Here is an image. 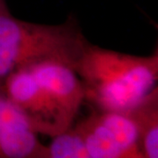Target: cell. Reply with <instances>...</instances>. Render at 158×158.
<instances>
[{
    "label": "cell",
    "mask_w": 158,
    "mask_h": 158,
    "mask_svg": "<svg viewBox=\"0 0 158 158\" xmlns=\"http://www.w3.org/2000/svg\"><path fill=\"white\" fill-rule=\"evenodd\" d=\"M85 100L100 111L127 112L157 87L158 53L140 56L87 45L74 67Z\"/></svg>",
    "instance_id": "6da1fadb"
},
{
    "label": "cell",
    "mask_w": 158,
    "mask_h": 158,
    "mask_svg": "<svg viewBox=\"0 0 158 158\" xmlns=\"http://www.w3.org/2000/svg\"><path fill=\"white\" fill-rule=\"evenodd\" d=\"M89 41L76 22L61 25L28 22L0 10V82L19 69L56 60L74 69Z\"/></svg>",
    "instance_id": "7a4b0ae2"
},
{
    "label": "cell",
    "mask_w": 158,
    "mask_h": 158,
    "mask_svg": "<svg viewBox=\"0 0 158 158\" xmlns=\"http://www.w3.org/2000/svg\"><path fill=\"white\" fill-rule=\"evenodd\" d=\"M4 87L37 135L52 138L73 125L75 119L51 98L27 68L10 74L4 81Z\"/></svg>",
    "instance_id": "3957f363"
},
{
    "label": "cell",
    "mask_w": 158,
    "mask_h": 158,
    "mask_svg": "<svg viewBox=\"0 0 158 158\" xmlns=\"http://www.w3.org/2000/svg\"><path fill=\"white\" fill-rule=\"evenodd\" d=\"M0 157L47 158V146L6 94L0 82Z\"/></svg>",
    "instance_id": "277c9868"
},
{
    "label": "cell",
    "mask_w": 158,
    "mask_h": 158,
    "mask_svg": "<svg viewBox=\"0 0 158 158\" xmlns=\"http://www.w3.org/2000/svg\"><path fill=\"white\" fill-rule=\"evenodd\" d=\"M26 68L51 98L75 119L85 100V87L75 69L56 60L35 62Z\"/></svg>",
    "instance_id": "5b68a950"
},
{
    "label": "cell",
    "mask_w": 158,
    "mask_h": 158,
    "mask_svg": "<svg viewBox=\"0 0 158 158\" xmlns=\"http://www.w3.org/2000/svg\"><path fill=\"white\" fill-rule=\"evenodd\" d=\"M138 128L142 158L158 157V88L127 111Z\"/></svg>",
    "instance_id": "8992f818"
},
{
    "label": "cell",
    "mask_w": 158,
    "mask_h": 158,
    "mask_svg": "<svg viewBox=\"0 0 158 158\" xmlns=\"http://www.w3.org/2000/svg\"><path fill=\"white\" fill-rule=\"evenodd\" d=\"M47 158H89L85 141L73 125L61 134L52 137L47 146Z\"/></svg>",
    "instance_id": "52a82bcc"
},
{
    "label": "cell",
    "mask_w": 158,
    "mask_h": 158,
    "mask_svg": "<svg viewBox=\"0 0 158 158\" xmlns=\"http://www.w3.org/2000/svg\"><path fill=\"white\" fill-rule=\"evenodd\" d=\"M6 7H7V6L6 4V0H0V10L6 8Z\"/></svg>",
    "instance_id": "ba28073f"
}]
</instances>
